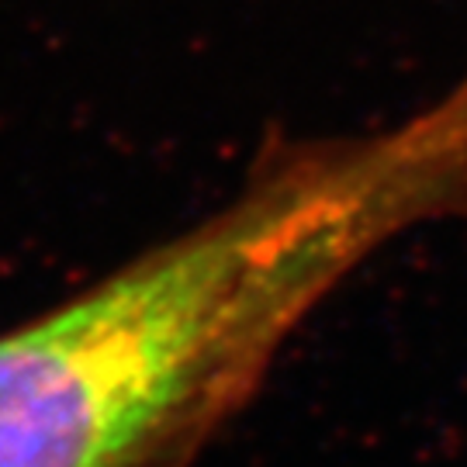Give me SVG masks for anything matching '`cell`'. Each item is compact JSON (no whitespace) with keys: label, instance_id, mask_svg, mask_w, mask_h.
Returning a JSON list of instances; mask_svg holds the SVG:
<instances>
[{"label":"cell","instance_id":"cell-1","mask_svg":"<svg viewBox=\"0 0 467 467\" xmlns=\"http://www.w3.org/2000/svg\"><path fill=\"white\" fill-rule=\"evenodd\" d=\"M464 208L440 104L264 152L215 215L0 333V467H191L336 284Z\"/></svg>","mask_w":467,"mask_h":467}]
</instances>
